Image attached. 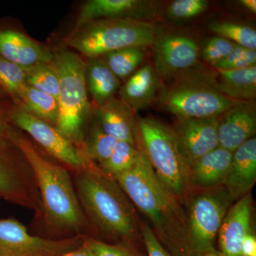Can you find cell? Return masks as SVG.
Returning a JSON list of instances; mask_svg holds the SVG:
<instances>
[{
    "instance_id": "6da1fadb",
    "label": "cell",
    "mask_w": 256,
    "mask_h": 256,
    "mask_svg": "<svg viewBox=\"0 0 256 256\" xmlns=\"http://www.w3.org/2000/svg\"><path fill=\"white\" fill-rule=\"evenodd\" d=\"M137 146L134 166L112 178L150 222L152 230L164 248L172 256H188L186 212L160 181L144 151Z\"/></svg>"
},
{
    "instance_id": "7a4b0ae2",
    "label": "cell",
    "mask_w": 256,
    "mask_h": 256,
    "mask_svg": "<svg viewBox=\"0 0 256 256\" xmlns=\"http://www.w3.org/2000/svg\"><path fill=\"white\" fill-rule=\"evenodd\" d=\"M6 138L31 166L41 196L40 220L50 233L87 236L92 227L82 212L68 170L43 156L22 131L10 126Z\"/></svg>"
},
{
    "instance_id": "3957f363",
    "label": "cell",
    "mask_w": 256,
    "mask_h": 256,
    "mask_svg": "<svg viewBox=\"0 0 256 256\" xmlns=\"http://www.w3.org/2000/svg\"><path fill=\"white\" fill-rule=\"evenodd\" d=\"M74 188L92 232L134 245L140 232L134 206L114 178L90 163L74 172Z\"/></svg>"
},
{
    "instance_id": "277c9868",
    "label": "cell",
    "mask_w": 256,
    "mask_h": 256,
    "mask_svg": "<svg viewBox=\"0 0 256 256\" xmlns=\"http://www.w3.org/2000/svg\"><path fill=\"white\" fill-rule=\"evenodd\" d=\"M137 143L160 181L182 200L192 188L191 166L184 156L172 128L154 118H136Z\"/></svg>"
},
{
    "instance_id": "5b68a950",
    "label": "cell",
    "mask_w": 256,
    "mask_h": 256,
    "mask_svg": "<svg viewBox=\"0 0 256 256\" xmlns=\"http://www.w3.org/2000/svg\"><path fill=\"white\" fill-rule=\"evenodd\" d=\"M158 28L149 22L132 18L95 20L74 30L64 40L88 58H97L114 50L152 45Z\"/></svg>"
},
{
    "instance_id": "8992f818",
    "label": "cell",
    "mask_w": 256,
    "mask_h": 256,
    "mask_svg": "<svg viewBox=\"0 0 256 256\" xmlns=\"http://www.w3.org/2000/svg\"><path fill=\"white\" fill-rule=\"evenodd\" d=\"M53 64L60 78L58 118L55 128L60 134L82 150L84 128L90 114L86 82V63L70 50L54 53Z\"/></svg>"
},
{
    "instance_id": "52a82bcc",
    "label": "cell",
    "mask_w": 256,
    "mask_h": 256,
    "mask_svg": "<svg viewBox=\"0 0 256 256\" xmlns=\"http://www.w3.org/2000/svg\"><path fill=\"white\" fill-rule=\"evenodd\" d=\"M234 201L224 188H212L190 201L188 214V256H201L216 250V238Z\"/></svg>"
},
{
    "instance_id": "ba28073f",
    "label": "cell",
    "mask_w": 256,
    "mask_h": 256,
    "mask_svg": "<svg viewBox=\"0 0 256 256\" xmlns=\"http://www.w3.org/2000/svg\"><path fill=\"white\" fill-rule=\"evenodd\" d=\"M0 198L34 210L40 220L41 196L31 166L8 138H0Z\"/></svg>"
},
{
    "instance_id": "9c48e42d",
    "label": "cell",
    "mask_w": 256,
    "mask_h": 256,
    "mask_svg": "<svg viewBox=\"0 0 256 256\" xmlns=\"http://www.w3.org/2000/svg\"><path fill=\"white\" fill-rule=\"evenodd\" d=\"M244 101L233 100L204 82H188L170 89L162 105L178 119L220 117Z\"/></svg>"
},
{
    "instance_id": "30bf717a",
    "label": "cell",
    "mask_w": 256,
    "mask_h": 256,
    "mask_svg": "<svg viewBox=\"0 0 256 256\" xmlns=\"http://www.w3.org/2000/svg\"><path fill=\"white\" fill-rule=\"evenodd\" d=\"M10 124L28 133L52 156L74 172L86 169L90 163L82 150L60 134L52 124L38 118L12 102Z\"/></svg>"
},
{
    "instance_id": "8fae6325",
    "label": "cell",
    "mask_w": 256,
    "mask_h": 256,
    "mask_svg": "<svg viewBox=\"0 0 256 256\" xmlns=\"http://www.w3.org/2000/svg\"><path fill=\"white\" fill-rule=\"evenodd\" d=\"M88 236L42 238L28 233L14 218L0 220V256H57L76 248Z\"/></svg>"
},
{
    "instance_id": "7c38bea8",
    "label": "cell",
    "mask_w": 256,
    "mask_h": 256,
    "mask_svg": "<svg viewBox=\"0 0 256 256\" xmlns=\"http://www.w3.org/2000/svg\"><path fill=\"white\" fill-rule=\"evenodd\" d=\"M154 72L159 78H168L196 65L200 48L193 38L158 32L154 40Z\"/></svg>"
},
{
    "instance_id": "4fadbf2b",
    "label": "cell",
    "mask_w": 256,
    "mask_h": 256,
    "mask_svg": "<svg viewBox=\"0 0 256 256\" xmlns=\"http://www.w3.org/2000/svg\"><path fill=\"white\" fill-rule=\"evenodd\" d=\"M220 117L178 119L175 136L190 166L218 146Z\"/></svg>"
},
{
    "instance_id": "5bb4252c",
    "label": "cell",
    "mask_w": 256,
    "mask_h": 256,
    "mask_svg": "<svg viewBox=\"0 0 256 256\" xmlns=\"http://www.w3.org/2000/svg\"><path fill=\"white\" fill-rule=\"evenodd\" d=\"M156 12V2L146 0H92L82 5L74 30L95 20L132 18L146 21Z\"/></svg>"
},
{
    "instance_id": "9a60e30c",
    "label": "cell",
    "mask_w": 256,
    "mask_h": 256,
    "mask_svg": "<svg viewBox=\"0 0 256 256\" xmlns=\"http://www.w3.org/2000/svg\"><path fill=\"white\" fill-rule=\"evenodd\" d=\"M252 200L250 193L230 207L218 232L222 256H242L244 238L252 233Z\"/></svg>"
},
{
    "instance_id": "2e32d148",
    "label": "cell",
    "mask_w": 256,
    "mask_h": 256,
    "mask_svg": "<svg viewBox=\"0 0 256 256\" xmlns=\"http://www.w3.org/2000/svg\"><path fill=\"white\" fill-rule=\"evenodd\" d=\"M0 57L28 69L52 62L54 53L22 32L0 24Z\"/></svg>"
},
{
    "instance_id": "e0dca14e",
    "label": "cell",
    "mask_w": 256,
    "mask_h": 256,
    "mask_svg": "<svg viewBox=\"0 0 256 256\" xmlns=\"http://www.w3.org/2000/svg\"><path fill=\"white\" fill-rule=\"evenodd\" d=\"M223 116L218 124V146L234 152L255 136V106L252 102H244L229 109Z\"/></svg>"
},
{
    "instance_id": "ac0fdd59",
    "label": "cell",
    "mask_w": 256,
    "mask_h": 256,
    "mask_svg": "<svg viewBox=\"0 0 256 256\" xmlns=\"http://www.w3.org/2000/svg\"><path fill=\"white\" fill-rule=\"evenodd\" d=\"M96 122L102 130L117 141L137 146V124L134 112L120 98L110 99L94 110Z\"/></svg>"
},
{
    "instance_id": "d6986e66",
    "label": "cell",
    "mask_w": 256,
    "mask_h": 256,
    "mask_svg": "<svg viewBox=\"0 0 256 256\" xmlns=\"http://www.w3.org/2000/svg\"><path fill=\"white\" fill-rule=\"evenodd\" d=\"M256 180V139L250 138L233 152L224 185L234 200L250 193Z\"/></svg>"
},
{
    "instance_id": "ffe728a7",
    "label": "cell",
    "mask_w": 256,
    "mask_h": 256,
    "mask_svg": "<svg viewBox=\"0 0 256 256\" xmlns=\"http://www.w3.org/2000/svg\"><path fill=\"white\" fill-rule=\"evenodd\" d=\"M233 152L218 146L191 166L192 188L212 190L224 185L232 164Z\"/></svg>"
},
{
    "instance_id": "44dd1931",
    "label": "cell",
    "mask_w": 256,
    "mask_h": 256,
    "mask_svg": "<svg viewBox=\"0 0 256 256\" xmlns=\"http://www.w3.org/2000/svg\"><path fill=\"white\" fill-rule=\"evenodd\" d=\"M159 89V77L153 66L146 64L138 68L119 89L120 98L134 112L146 108L154 100Z\"/></svg>"
},
{
    "instance_id": "7402d4cb",
    "label": "cell",
    "mask_w": 256,
    "mask_h": 256,
    "mask_svg": "<svg viewBox=\"0 0 256 256\" xmlns=\"http://www.w3.org/2000/svg\"><path fill=\"white\" fill-rule=\"evenodd\" d=\"M86 66V82L96 106H100L114 98L121 82L100 57L88 58Z\"/></svg>"
},
{
    "instance_id": "603a6c76",
    "label": "cell",
    "mask_w": 256,
    "mask_h": 256,
    "mask_svg": "<svg viewBox=\"0 0 256 256\" xmlns=\"http://www.w3.org/2000/svg\"><path fill=\"white\" fill-rule=\"evenodd\" d=\"M214 86L233 100L250 102L256 96V66L236 70H218Z\"/></svg>"
},
{
    "instance_id": "cb8c5ba5",
    "label": "cell",
    "mask_w": 256,
    "mask_h": 256,
    "mask_svg": "<svg viewBox=\"0 0 256 256\" xmlns=\"http://www.w3.org/2000/svg\"><path fill=\"white\" fill-rule=\"evenodd\" d=\"M25 110L55 127L58 118V100L46 92L26 85L14 102Z\"/></svg>"
},
{
    "instance_id": "d4e9b609",
    "label": "cell",
    "mask_w": 256,
    "mask_h": 256,
    "mask_svg": "<svg viewBox=\"0 0 256 256\" xmlns=\"http://www.w3.org/2000/svg\"><path fill=\"white\" fill-rule=\"evenodd\" d=\"M146 48L131 47L109 52L100 56L107 66L120 80H126L138 70L146 53Z\"/></svg>"
},
{
    "instance_id": "484cf974",
    "label": "cell",
    "mask_w": 256,
    "mask_h": 256,
    "mask_svg": "<svg viewBox=\"0 0 256 256\" xmlns=\"http://www.w3.org/2000/svg\"><path fill=\"white\" fill-rule=\"evenodd\" d=\"M117 142L116 139L104 132L95 121L86 139L84 140L80 150L88 159L99 165L110 158Z\"/></svg>"
},
{
    "instance_id": "4316f807",
    "label": "cell",
    "mask_w": 256,
    "mask_h": 256,
    "mask_svg": "<svg viewBox=\"0 0 256 256\" xmlns=\"http://www.w3.org/2000/svg\"><path fill=\"white\" fill-rule=\"evenodd\" d=\"M138 152V146L124 141H118L110 158L98 166L104 174L114 178L134 166Z\"/></svg>"
},
{
    "instance_id": "83f0119b",
    "label": "cell",
    "mask_w": 256,
    "mask_h": 256,
    "mask_svg": "<svg viewBox=\"0 0 256 256\" xmlns=\"http://www.w3.org/2000/svg\"><path fill=\"white\" fill-rule=\"evenodd\" d=\"M26 85L54 97L60 95V78L53 60L26 69Z\"/></svg>"
},
{
    "instance_id": "f1b7e54d",
    "label": "cell",
    "mask_w": 256,
    "mask_h": 256,
    "mask_svg": "<svg viewBox=\"0 0 256 256\" xmlns=\"http://www.w3.org/2000/svg\"><path fill=\"white\" fill-rule=\"evenodd\" d=\"M26 69L0 57V88L13 102L26 86Z\"/></svg>"
},
{
    "instance_id": "f546056e",
    "label": "cell",
    "mask_w": 256,
    "mask_h": 256,
    "mask_svg": "<svg viewBox=\"0 0 256 256\" xmlns=\"http://www.w3.org/2000/svg\"><path fill=\"white\" fill-rule=\"evenodd\" d=\"M210 28L217 36L248 50H256V32L250 26L230 22H217L210 24Z\"/></svg>"
},
{
    "instance_id": "4dcf8cb0",
    "label": "cell",
    "mask_w": 256,
    "mask_h": 256,
    "mask_svg": "<svg viewBox=\"0 0 256 256\" xmlns=\"http://www.w3.org/2000/svg\"><path fill=\"white\" fill-rule=\"evenodd\" d=\"M256 50H248L237 45L230 54L212 65L218 70H236L255 66Z\"/></svg>"
},
{
    "instance_id": "1f68e13d",
    "label": "cell",
    "mask_w": 256,
    "mask_h": 256,
    "mask_svg": "<svg viewBox=\"0 0 256 256\" xmlns=\"http://www.w3.org/2000/svg\"><path fill=\"white\" fill-rule=\"evenodd\" d=\"M208 6L206 0H176L168 8V15L176 20L196 18L206 11Z\"/></svg>"
},
{
    "instance_id": "d6a6232c",
    "label": "cell",
    "mask_w": 256,
    "mask_h": 256,
    "mask_svg": "<svg viewBox=\"0 0 256 256\" xmlns=\"http://www.w3.org/2000/svg\"><path fill=\"white\" fill-rule=\"evenodd\" d=\"M236 46V44L223 37L213 36L202 48V56L205 62L212 66L230 54Z\"/></svg>"
},
{
    "instance_id": "836d02e7",
    "label": "cell",
    "mask_w": 256,
    "mask_h": 256,
    "mask_svg": "<svg viewBox=\"0 0 256 256\" xmlns=\"http://www.w3.org/2000/svg\"><path fill=\"white\" fill-rule=\"evenodd\" d=\"M86 242L95 256H137L134 245L118 244H108L87 237Z\"/></svg>"
},
{
    "instance_id": "e575fe53",
    "label": "cell",
    "mask_w": 256,
    "mask_h": 256,
    "mask_svg": "<svg viewBox=\"0 0 256 256\" xmlns=\"http://www.w3.org/2000/svg\"><path fill=\"white\" fill-rule=\"evenodd\" d=\"M140 228L148 256H172L156 238L148 224H140Z\"/></svg>"
},
{
    "instance_id": "d590c367",
    "label": "cell",
    "mask_w": 256,
    "mask_h": 256,
    "mask_svg": "<svg viewBox=\"0 0 256 256\" xmlns=\"http://www.w3.org/2000/svg\"><path fill=\"white\" fill-rule=\"evenodd\" d=\"M12 101L10 98L0 101V138H6L8 130L11 126L10 111Z\"/></svg>"
},
{
    "instance_id": "8d00e7d4",
    "label": "cell",
    "mask_w": 256,
    "mask_h": 256,
    "mask_svg": "<svg viewBox=\"0 0 256 256\" xmlns=\"http://www.w3.org/2000/svg\"><path fill=\"white\" fill-rule=\"evenodd\" d=\"M242 252V256H256V238L252 232L244 238Z\"/></svg>"
},
{
    "instance_id": "74e56055",
    "label": "cell",
    "mask_w": 256,
    "mask_h": 256,
    "mask_svg": "<svg viewBox=\"0 0 256 256\" xmlns=\"http://www.w3.org/2000/svg\"><path fill=\"white\" fill-rule=\"evenodd\" d=\"M57 256H95L86 242H84L80 246Z\"/></svg>"
},
{
    "instance_id": "f35d334b",
    "label": "cell",
    "mask_w": 256,
    "mask_h": 256,
    "mask_svg": "<svg viewBox=\"0 0 256 256\" xmlns=\"http://www.w3.org/2000/svg\"><path fill=\"white\" fill-rule=\"evenodd\" d=\"M240 4L244 8L250 11V12L256 14V0H240L239 1Z\"/></svg>"
},
{
    "instance_id": "ab89813d",
    "label": "cell",
    "mask_w": 256,
    "mask_h": 256,
    "mask_svg": "<svg viewBox=\"0 0 256 256\" xmlns=\"http://www.w3.org/2000/svg\"><path fill=\"white\" fill-rule=\"evenodd\" d=\"M6 98H9L8 97V96L5 94V92L0 88V101L4 100Z\"/></svg>"
},
{
    "instance_id": "60d3db41",
    "label": "cell",
    "mask_w": 256,
    "mask_h": 256,
    "mask_svg": "<svg viewBox=\"0 0 256 256\" xmlns=\"http://www.w3.org/2000/svg\"><path fill=\"white\" fill-rule=\"evenodd\" d=\"M201 256H222L220 255V252H208V254H204Z\"/></svg>"
}]
</instances>
